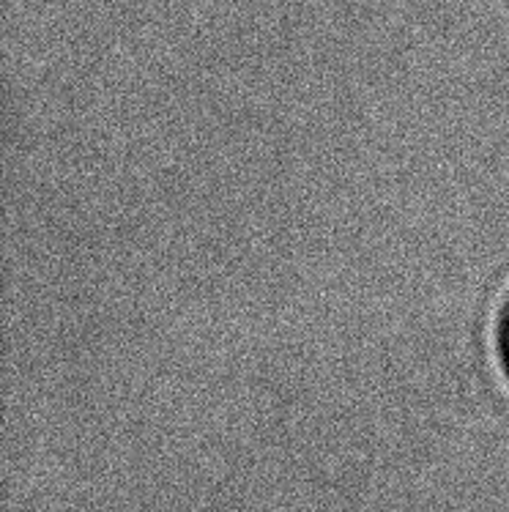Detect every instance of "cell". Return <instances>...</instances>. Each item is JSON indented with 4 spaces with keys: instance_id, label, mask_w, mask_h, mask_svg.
<instances>
[{
    "instance_id": "1",
    "label": "cell",
    "mask_w": 509,
    "mask_h": 512,
    "mask_svg": "<svg viewBox=\"0 0 509 512\" xmlns=\"http://www.w3.org/2000/svg\"><path fill=\"white\" fill-rule=\"evenodd\" d=\"M499 348H501V362H504V370H507V378H509V299L507 304H504V313H501Z\"/></svg>"
}]
</instances>
